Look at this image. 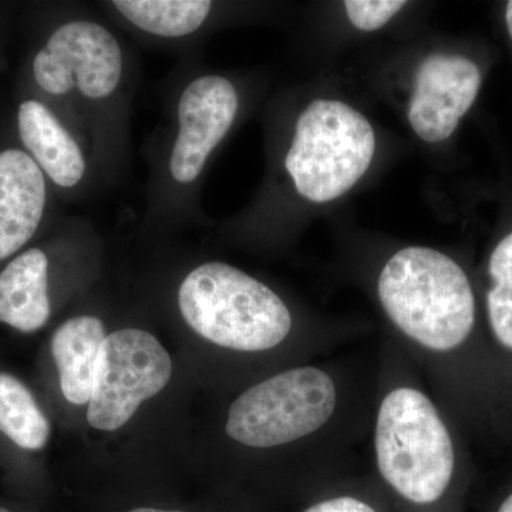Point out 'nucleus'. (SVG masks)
<instances>
[{
  "instance_id": "nucleus-10",
  "label": "nucleus",
  "mask_w": 512,
  "mask_h": 512,
  "mask_svg": "<svg viewBox=\"0 0 512 512\" xmlns=\"http://www.w3.org/2000/svg\"><path fill=\"white\" fill-rule=\"evenodd\" d=\"M47 256L40 249L23 252L0 274V322L32 333L50 318Z\"/></svg>"
},
{
  "instance_id": "nucleus-1",
  "label": "nucleus",
  "mask_w": 512,
  "mask_h": 512,
  "mask_svg": "<svg viewBox=\"0 0 512 512\" xmlns=\"http://www.w3.org/2000/svg\"><path fill=\"white\" fill-rule=\"evenodd\" d=\"M375 291L393 339L461 429L501 406L476 293L460 264L433 248H403L380 268Z\"/></svg>"
},
{
  "instance_id": "nucleus-9",
  "label": "nucleus",
  "mask_w": 512,
  "mask_h": 512,
  "mask_svg": "<svg viewBox=\"0 0 512 512\" xmlns=\"http://www.w3.org/2000/svg\"><path fill=\"white\" fill-rule=\"evenodd\" d=\"M18 124L23 144L57 185L70 188L80 183L86 171L82 150L52 111L39 101H25Z\"/></svg>"
},
{
  "instance_id": "nucleus-16",
  "label": "nucleus",
  "mask_w": 512,
  "mask_h": 512,
  "mask_svg": "<svg viewBox=\"0 0 512 512\" xmlns=\"http://www.w3.org/2000/svg\"><path fill=\"white\" fill-rule=\"evenodd\" d=\"M406 6L399 0H348L346 13L352 25L365 32L383 28L396 13Z\"/></svg>"
},
{
  "instance_id": "nucleus-13",
  "label": "nucleus",
  "mask_w": 512,
  "mask_h": 512,
  "mask_svg": "<svg viewBox=\"0 0 512 512\" xmlns=\"http://www.w3.org/2000/svg\"><path fill=\"white\" fill-rule=\"evenodd\" d=\"M114 8L134 26L161 37L191 35L211 12L207 0H116Z\"/></svg>"
},
{
  "instance_id": "nucleus-18",
  "label": "nucleus",
  "mask_w": 512,
  "mask_h": 512,
  "mask_svg": "<svg viewBox=\"0 0 512 512\" xmlns=\"http://www.w3.org/2000/svg\"><path fill=\"white\" fill-rule=\"evenodd\" d=\"M505 20H507L508 32H510L512 39V2H508L507 12H505Z\"/></svg>"
},
{
  "instance_id": "nucleus-17",
  "label": "nucleus",
  "mask_w": 512,
  "mask_h": 512,
  "mask_svg": "<svg viewBox=\"0 0 512 512\" xmlns=\"http://www.w3.org/2000/svg\"><path fill=\"white\" fill-rule=\"evenodd\" d=\"M497 512H512V493L501 503Z\"/></svg>"
},
{
  "instance_id": "nucleus-5",
  "label": "nucleus",
  "mask_w": 512,
  "mask_h": 512,
  "mask_svg": "<svg viewBox=\"0 0 512 512\" xmlns=\"http://www.w3.org/2000/svg\"><path fill=\"white\" fill-rule=\"evenodd\" d=\"M121 73L123 55L116 37L89 20L60 26L33 62L37 84L55 96L77 87L90 99H104L119 86Z\"/></svg>"
},
{
  "instance_id": "nucleus-2",
  "label": "nucleus",
  "mask_w": 512,
  "mask_h": 512,
  "mask_svg": "<svg viewBox=\"0 0 512 512\" xmlns=\"http://www.w3.org/2000/svg\"><path fill=\"white\" fill-rule=\"evenodd\" d=\"M181 315L201 338L242 356L291 350L299 359L329 356L336 343L301 335L288 303L264 282L224 262H208L184 279Z\"/></svg>"
},
{
  "instance_id": "nucleus-12",
  "label": "nucleus",
  "mask_w": 512,
  "mask_h": 512,
  "mask_svg": "<svg viewBox=\"0 0 512 512\" xmlns=\"http://www.w3.org/2000/svg\"><path fill=\"white\" fill-rule=\"evenodd\" d=\"M490 286L485 292L487 345L503 400L512 389V232L488 261Z\"/></svg>"
},
{
  "instance_id": "nucleus-19",
  "label": "nucleus",
  "mask_w": 512,
  "mask_h": 512,
  "mask_svg": "<svg viewBox=\"0 0 512 512\" xmlns=\"http://www.w3.org/2000/svg\"><path fill=\"white\" fill-rule=\"evenodd\" d=\"M130 512H180V511H164V510H156V508H138V510H133Z\"/></svg>"
},
{
  "instance_id": "nucleus-7",
  "label": "nucleus",
  "mask_w": 512,
  "mask_h": 512,
  "mask_svg": "<svg viewBox=\"0 0 512 512\" xmlns=\"http://www.w3.org/2000/svg\"><path fill=\"white\" fill-rule=\"evenodd\" d=\"M238 111V94L221 76H202L181 94L177 140L170 171L178 183L197 180L214 148L227 136Z\"/></svg>"
},
{
  "instance_id": "nucleus-3",
  "label": "nucleus",
  "mask_w": 512,
  "mask_h": 512,
  "mask_svg": "<svg viewBox=\"0 0 512 512\" xmlns=\"http://www.w3.org/2000/svg\"><path fill=\"white\" fill-rule=\"evenodd\" d=\"M375 148V131L363 114L342 101L318 99L299 116L285 167L302 197L328 202L365 175Z\"/></svg>"
},
{
  "instance_id": "nucleus-4",
  "label": "nucleus",
  "mask_w": 512,
  "mask_h": 512,
  "mask_svg": "<svg viewBox=\"0 0 512 512\" xmlns=\"http://www.w3.org/2000/svg\"><path fill=\"white\" fill-rule=\"evenodd\" d=\"M171 370L170 355L151 333L121 329L106 336L87 407L90 426L119 430L141 403L167 386Z\"/></svg>"
},
{
  "instance_id": "nucleus-14",
  "label": "nucleus",
  "mask_w": 512,
  "mask_h": 512,
  "mask_svg": "<svg viewBox=\"0 0 512 512\" xmlns=\"http://www.w3.org/2000/svg\"><path fill=\"white\" fill-rule=\"evenodd\" d=\"M0 431L25 450H40L50 436V423L35 397L16 377L0 373Z\"/></svg>"
},
{
  "instance_id": "nucleus-6",
  "label": "nucleus",
  "mask_w": 512,
  "mask_h": 512,
  "mask_svg": "<svg viewBox=\"0 0 512 512\" xmlns=\"http://www.w3.org/2000/svg\"><path fill=\"white\" fill-rule=\"evenodd\" d=\"M481 73L467 57L434 53L417 69L410 97V126L427 143L447 140L480 92Z\"/></svg>"
},
{
  "instance_id": "nucleus-11",
  "label": "nucleus",
  "mask_w": 512,
  "mask_h": 512,
  "mask_svg": "<svg viewBox=\"0 0 512 512\" xmlns=\"http://www.w3.org/2000/svg\"><path fill=\"white\" fill-rule=\"evenodd\" d=\"M106 339L103 322L77 316L64 322L52 339V355L60 373V389L72 404L89 403L101 345Z\"/></svg>"
},
{
  "instance_id": "nucleus-15",
  "label": "nucleus",
  "mask_w": 512,
  "mask_h": 512,
  "mask_svg": "<svg viewBox=\"0 0 512 512\" xmlns=\"http://www.w3.org/2000/svg\"><path fill=\"white\" fill-rule=\"evenodd\" d=\"M373 474L362 478L346 477L329 485V494L318 498L303 512H382L376 498L367 494Z\"/></svg>"
},
{
  "instance_id": "nucleus-20",
  "label": "nucleus",
  "mask_w": 512,
  "mask_h": 512,
  "mask_svg": "<svg viewBox=\"0 0 512 512\" xmlns=\"http://www.w3.org/2000/svg\"><path fill=\"white\" fill-rule=\"evenodd\" d=\"M0 512H10V511L5 510V508L0 507Z\"/></svg>"
},
{
  "instance_id": "nucleus-8",
  "label": "nucleus",
  "mask_w": 512,
  "mask_h": 512,
  "mask_svg": "<svg viewBox=\"0 0 512 512\" xmlns=\"http://www.w3.org/2000/svg\"><path fill=\"white\" fill-rule=\"evenodd\" d=\"M46 204L42 170L20 150L0 153V261L35 235Z\"/></svg>"
}]
</instances>
